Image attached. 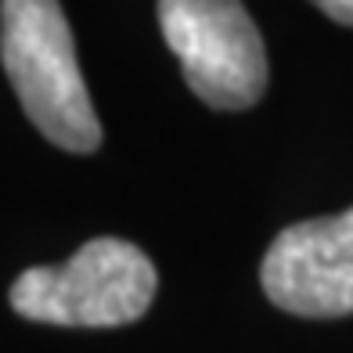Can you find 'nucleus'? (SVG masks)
I'll return each instance as SVG.
<instances>
[{
	"instance_id": "nucleus-1",
	"label": "nucleus",
	"mask_w": 353,
	"mask_h": 353,
	"mask_svg": "<svg viewBox=\"0 0 353 353\" xmlns=\"http://www.w3.org/2000/svg\"><path fill=\"white\" fill-rule=\"evenodd\" d=\"M0 61L29 123L65 152H94L101 123L58 0H0Z\"/></svg>"
},
{
	"instance_id": "nucleus-2",
	"label": "nucleus",
	"mask_w": 353,
	"mask_h": 353,
	"mask_svg": "<svg viewBox=\"0 0 353 353\" xmlns=\"http://www.w3.org/2000/svg\"><path fill=\"white\" fill-rule=\"evenodd\" d=\"M155 263L134 242L94 238L58 267H29L11 285V307L26 321L61 328H123L152 307Z\"/></svg>"
},
{
	"instance_id": "nucleus-3",
	"label": "nucleus",
	"mask_w": 353,
	"mask_h": 353,
	"mask_svg": "<svg viewBox=\"0 0 353 353\" xmlns=\"http://www.w3.org/2000/svg\"><path fill=\"white\" fill-rule=\"evenodd\" d=\"M159 26L199 101L252 108L267 90V47L242 0H159Z\"/></svg>"
},
{
	"instance_id": "nucleus-4",
	"label": "nucleus",
	"mask_w": 353,
	"mask_h": 353,
	"mask_svg": "<svg viewBox=\"0 0 353 353\" xmlns=\"http://www.w3.org/2000/svg\"><path fill=\"white\" fill-rule=\"evenodd\" d=\"M263 292L296 317L353 314V210L285 228L260 267Z\"/></svg>"
},
{
	"instance_id": "nucleus-5",
	"label": "nucleus",
	"mask_w": 353,
	"mask_h": 353,
	"mask_svg": "<svg viewBox=\"0 0 353 353\" xmlns=\"http://www.w3.org/2000/svg\"><path fill=\"white\" fill-rule=\"evenodd\" d=\"M314 4L339 26H353V0H314Z\"/></svg>"
}]
</instances>
